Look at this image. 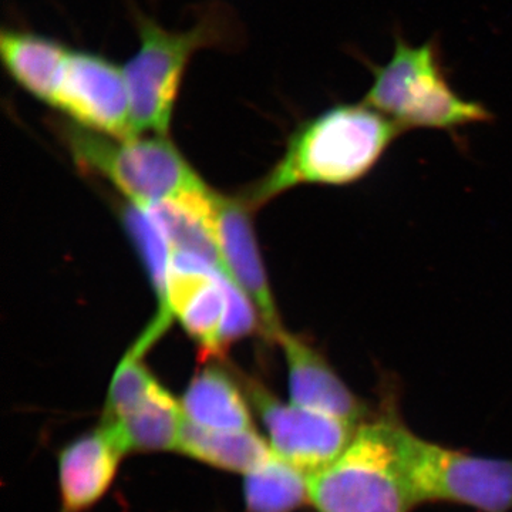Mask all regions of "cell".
I'll list each match as a JSON object with an SVG mask.
<instances>
[{
  "mask_svg": "<svg viewBox=\"0 0 512 512\" xmlns=\"http://www.w3.org/2000/svg\"><path fill=\"white\" fill-rule=\"evenodd\" d=\"M224 23L215 13L187 32H168L153 19L138 16L140 49L124 67L137 137H167L188 60L201 47L224 43Z\"/></svg>",
  "mask_w": 512,
  "mask_h": 512,
  "instance_id": "obj_6",
  "label": "cell"
},
{
  "mask_svg": "<svg viewBox=\"0 0 512 512\" xmlns=\"http://www.w3.org/2000/svg\"><path fill=\"white\" fill-rule=\"evenodd\" d=\"M389 390L383 416L357 427L343 453L309 476V503L318 512H410L417 505L397 450Z\"/></svg>",
  "mask_w": 512,
  "mask_h": 512,
  "instance_id": "obj_3",
  "label": "cell"
},
{
  "mask_svg": "<svg viewBox=\"0 0 512 512\" xmlns=\"http://www.w3.org/2000/svg\"><path fill=\"white\" fill-rule=\"evenodd\" d=\"M146 353L147 350L134 343L121 360L111 380L103 423H116L123 419L160 384L144 365Z\"/></svg>",
  "mask_w": 512,
  "mask_h": 512,
  "instance_id": "obj_18",
  "label": "cell"
},
{
  "mask_svg": "<svg viewBox=\"0 0 512 512\" xmlns=\"http://www.w3.org/2000/svg\"><path fill=\"white\" fill-rule=\"evenodd\" d=\"M245 386L264 421L272 450L309 476L335 461L359 427L298 404L282 403L254 380H245Z\"/></svg>",
  "mask_w": 512,
  "mask_h": 512,
  "instance_id": "obj_8",
  "label": "cell"
},
{
  "mask_svg": "<svg viewBox=\"0 0 512 512\" xmlns=\"http://www.w3.org/2000/svg\"><path fill=\"white\" fill-rule=\"evenodd\" d=\"M70 50L50 37L3 30L0 55L10 77L37 100L53 103L57 82Z\"/></svg>",
  "mask_w": 512,
  "mask_h": 512,
  "instance_id": "obj_12",
  "label": "cell"
},
{
  "mask_svg": "<svg viewBox=\"0 0 512 512\" xmlns=\"http://www.w3.org/2000/svg\"><path fill=\"white\" fill-rule=\"evenodd\" d=\"M123 456L103 424L64 447L59 457L62 512H84L100 501L113 484Z\"/></svg>",
  "mask_w": 512,
  "mask_h": 512,
  "instance_id": "obj_11",
  "label": "cell"
},
{
  "mask_svg": "<svg viewBox=\"0 0 512 512\" xmlns=\"http://www.w3.org/2000/svg\"><path fill=\"white\" fill-rule=\"evenodd\" d=\"M278 345L288 367L291 403L357 424L366 416V404L343 382L329 360L311 342L285 330Z\"/></svg>",
  "mask_w": 512,
  "mask_h": 512,
  "instance_id": "obj_10",
  "label": "cell"
},
{
  "mask_svg": "<svg viewBox=\"0 0 512 512\" xmlns=\"http://www.w3.org/2000/svg\"><path fill=\"white\" fill-rule=\"evenodd\" d=\"M52 106L86 130L117 140L137 138L131 121L126 74L104 56L70 52Z\"/></svg>",
  "mask_w": 512,
  "mask_h": 512,
  "instance_id": "obj_7",
  "label": "cell"
},
{
  "mask_svg": "<svg viewBox=\"0 0 512 512\" xmlns=\"http://www.w3.org/2000/svg\"><path fill=\"white\" fill-rule=\"evenodd\" d=\"M181 407L185 419L202 429L252 430L248 403L237 383L218 366L204 367L185 390Z\"/></svg>",
  "mask_w": 512,
  "mask_h": 512,
  "instance_id": "obj_14",
  "label": "cell"
},
{
  "mask_svg": "<svg viewBox=\"0 0 512 512\" xmlns=\"http://www.w3.org/2000/svg\"><path fill=\"white\" fill-rule=\"evenodd\" d=\"M64 136L80 167L109 180L144 210L207 187L167 137L117 140L79 126L66 127Z\"/></svg>",
  "mask_w": 512,
  "mask_h": 512,
  "instance_id": "obj_4",
  "label": "cell"
},
{
  "mask_svg": "<svg viewBox=\"0 0 512 512\" xmlns=\"http://www.w3.org/2000/svg\"><path fill=\"white\" fill-rule=\"evenodd\" d=\"M185 416L181 403L158 384L133 412L116 423H103L124 454L178 450Z\"/></svg>",
  "mask_w": 512,
  "mask_h": 512,
  "instance_id": "obj_13",
  "label": "cell"
},
{
  "mask_svg": "<svg viewBox=\"0 0 512 512\" xmlns=\"http://www.w3.org/2000/svg\"><path fill=\"white\" fill-rule=\"evenodd\" d=\"M225 291H227V311H225L224 325L221 330V345L224 353L227 352L231 343L251 335L255 328L261 330L255 306L229 276L225 279Z\"/></svg>",
  "mask_w": 512,
  "mask_h": 512,
  "instance_id": "obj_19",
  "label": "cell"
},
{
  "mask_svg": "<svg viewBox=\"0 0 512 512\" xmlns=\"http://www.w3.org/2000/svg\"><path fill=\"white\" fill-rule=\"evenodd\" d=\"M394 437L414 501L512 512V461L473 456L431 443L394 423Z\"/></svg>",
  "mask_w": 512,
  "mask_h": 512,
  "instance_id": "obj_5",
  "label": "cell"
},
{
  "mask_svg": "<svg viewBox=\"0 0 512 512\" xmlns=\"http://www.w3.org/2000/svg\"><path fill=\"white\" fill-rule=\"evenodd\" d=\"M178 451L212 467L247 474L272 453V447L255 430H208L185 419Z\"/></svg>",
  "mask_w": 512,
  "mask_h": 512,
  "instance_id": "obj_15",
  "label": "cell"
},
{
  "mask_svg": "<svg viewBox=\"0 0 512 512\" xmlns=\"http://www.w3.org/2000/svg\"><path fill=\"white\" fill-rule=\"evenodd\" d=\"M403 134L365 101L335 104L295 128L284 157L244 200L256 207L299 185L360 183Z\"/></svg>",
  "mask_w": 512,
  "mask_h": 512,
  "instance_id": "obj_1",
  "label": "cell"
},
{
  "mask_svg": "<svg viewBox=\"0 0 512 512\" xmlns=\"http://www.w3.org/2000/svg\"><path fill=\"white\" fill-rule=\"evenodd\" d=\"M249 211L247 201L211 191L208 218L225 269L255 306L262 335L278 343L286 329L269 288Z\"/></svg>",
  "mask_w": 512,
  "mask_h": 512,
  "instance_id": "obj_9",
  "label": "cell"
},
{
  "mask_svg": "<svg viewBox=\"0 0 512 512\" xmlns=\"http://www.w3.org/2000/svg\"><path fill=\"white\" fill-rule=\"evenodd\" d=\"M123 217L128 234L136 244L138 254L146 265L151 285L160 302V311L148 328L161 336L170 326V323L165 320V303H167L168 276H170L171 261H173V249L144 208L130 204L124 210Z\"/></svg>",
  "mask_w": 512,
  "mask_h": 512,
  "instance_id": "obj_17",
  "label": "cell"
},
{
  "mask_svg": "<svg viewBox=\"0 0 512 512\" xmlns=\"http://www.w3.org/2000/svg\"><path fill=\"white\" fill-rule=\"evenodd\" d=\"M363 62L373 74L372 86L363 101L404 133L416 128L454 133L493 120L483 104L463 99L451 87L437 37L413 46L396 33L389 62Z\"/></svg>",
  "mask_w": 512,
  "mask_h": 512,
  "instance_id": "obj_2",
  "label": "cell"
},
{
  "mask_svg": "<svg viewBox=\"0 0 512 512\" xmlns=\"http://www.w3.org/2000/svg\"><path fill=\"white\" fill-rule=\"evenodd\" d=\"M248 512H293L309 501V474L272 453L245 474Z\"/></svg>",
  "mask_w": 512,
  "mask_h": 512,
  "instance_id": "obj_16",
  "label": "cell"
}]
</instances>
